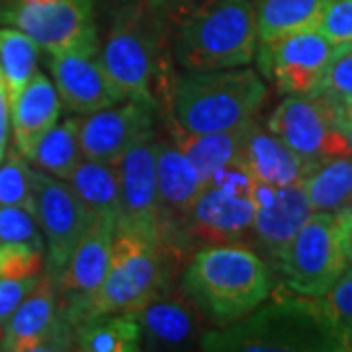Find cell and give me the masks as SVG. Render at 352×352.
Returning a JSON list of instances; mask_svg holds the SVG:
<instances>
[{
	"label": "cell",
	"mask_w": 352,
	"mask_h": 352,
	"mask_svg": "<svg viewBox=\"0 0 352 352\" xmlns=\"http://www.w3.org/2000/svg\"><path fill=\"white\" fill-rule=\"evenodd\" d=\"M317 32L333 45L352 43V0H329Z\"/></svg>",
	"instance_id": "cell-35"
},
{
	"label": "cell",
	"mask_w": 352,
	"mask_h": 352,
	"mask_svg": "<svg viewBox=\"0 0 352 352\" xmlns=\"http://www.w3.org/2000/svg\"><path fill=\"white\" fill-rule=\"evenodd\" d=\"M113 231L116 217H92L65 268L63 276L55 284L59 294V311L73 329L85 321L90 303L98 296L106 280L112 256Z\"/></svg>",
	"instance_id": "cell-11"
},
{
	"label": "cell",
	"mask_w": 352,
	"mask_h": 352,
	"mask_svg": "<svg viewBox=\"0 0 352 352\" xmlns=\"http://www.w3.org/2000/svg\"><path fill=\"white\" fill-rule=\"evenodd\" d=\"M346 266L337 212H314L288 245L278 270L298 296L321 298Z\"/></svg>",
	"instance_id": "cell-9"
},
{
	"label": "cell",
	"mask_w": 352,
	"mask_h": 352,
	"mask_svg": "<svg viewBox=\"0 0 352 352\" xmlns=\"http://www.w3.org/2000/svg\"><path fill=\"white\" fill-rule=\"evenodd\" d=\"M69 186L87 208L90 217L118 215L120 206V173L118 164L96 163L82 159L69 176Z\"/></svg>",
	"instance_id": "cell-27"
},
{
	"label": "cell",
	"mask_w": 352,
	"mask_h": 352,
	"mask_svg": "<svg viewBox=\"0 0 352 352\" xmlns=\"http://www.w3.org/2000/svg\"><path fill=\"white\" fill-rule=\"evenodd\" d=\"M237 163L254 182L274 188L300 184L314 170L268 127L258 126L256 120L245 127Z\"/></svg>",
	"instance_id": "cell-21"
},
{
	"label": "cell",
	"mask_w": 352,
	"mask_h": 352,
	"mask_svg": "<svg viewBox=\"0 0 352 352\" xmlns=\"http://www.w3.org/2000/svg\"><path fill=\"white\" fill-rule=\"evenodd\" d=\"M0 206L24 208L36 215V168L16 149L0 163Z\"/></svg>",
	"instance_id": "cell-30"
},
{
	"label": "cell",
	"mask_w": 352,
	"mask_h": 352,
	"mask_svg": "<svg viewBox=\"0 0 352 352\" xmlns=\"http://www.w3.org/2000/svg\"><path fill=\"white\" fill-rule=\"evenodd\" d=\"M61 108L63 104L57 88L43 73L36 71L18 100L10 106L14 149L28 159L39 139L59 122Z\"/></svg>",
	"instance_id": "cell-22"
},
{
	"label": "cell",
	"mask_w": 352,
	"mask_h": 352,
	"mask_svg": "<svg viewBox=\"0 0 352 352\" xmlns=\"http://www.w3.org/2000/svg\"><path fill=\"white\" fill-rule=\"evenodd\" d=\"M45 272L43 243H8L0 245V278L28 280Z\"/></svg>",
	"instance_id": "cell-31"
},
{
	"label": "cell",
	"mask_w": 352,
	"mask_h": 352,
	"mask_svg": "<svg viewBox=\"0 0 352 352\" xmlns=\"http://www.w3.org/2000/svg\"><path fill=\"white\" fill-rule=\"evenodd\" d=\"M159 139L149 131L118 163L120 206L116 229L133 231L161 241L159 233V182H157Z\"/></svg>",
	"instance_id": "cell-14"
},
{
	"label": "cell",
	"mask_w": 352,
	"mask_h": 352,
	"mask_svg": "<svg viewBox=\"0 0 352 352\" xmlns=\"http://www.w3.org/2000/svg\"><path fill=\"white\" fill-rule=\"evenodd\" d=\"M80 116H67L63 122H57L50 131L39 139L34 151L30 153L28 163L39 173L69 180L75 168L85 159L78 141Z\"/></svg>",
	"instance_id": "cell-25"
},
{
	"label": "cell",
	"mask_w": 352,
	"mask_h": 352,
	"mask_svg": "<svg viewBox=\"0 0 352 352\" xmlns=\"http://www.w3.org/2000/svg\"><path fill=\"white\" fill-rule=\"evenodd\" d=\"M39 45L18 28H0V69L6 78L10 106L36 75Z\"/></svg>",
	"instance_id": "cell-29"
},
{
	"label": "cell",
	"mask_w": 352,
	"mask_h": 352,
	"mask_svg": "<svg viewBox=\"0 0 352 352\" xmlns=\"http://www.w3.org/2000/svg\"><path fill=\"white\" fill-rule=\"evenodd\" d=\"M2 337H4V327H0V344H2Z\"/></svg>",
	"instance_id": "cell-42"
},
{
	"label": "cell",
	"mask_w": 352,
	"mask_h": 352,
	"mask_svg": "<svg viewBox=\"0 0 352 352\" xmlns=\"http://www.w3.org/2000/svg\"><path fill=\"white\" fill-rule=\"evenodd\" d=\"M164 22L141 0L127 4L113 18L104 39L100 61L126 100L155 108V82L161 67Z\"/></svg>",
	"instance_id": "cell-5"
},
{
	"label": "cell",
	"mask_w": 352,
	"mask_h": 352,
	"mask_svg": "<svg viewBox=\"0 0 352 352\" xmlns=\"http://www.w3.org/2000/svg\"><path fill=\"white\" fill-rule=\"evenodd\" d=\"M173 55L182 71H219L251 65L258 28L251 0H204L178 18Z\"/></svg>",
	"instance_id": "cell-3"
},
{
	"label": "cell",
	"mask_w": 352,
	"mask_h": 352,
	"mask_svg": "<svg viewBox=\"0 0 352 352\" xmlns=\"http://www.w3.org/2000/svg\"><path fill=\"white\" fill-rule=\"evenodd\" d=\"M149 131H153L151 106L138 100H124L98 112L80 116V151L88 161L118 164Z\"/></svg>",
	"instance_id": "cell-18"
},
{
	"label": "cell",
	"mask_w": 352,
	"mask_h": 352,
	"mask_svg": "<svg viewBox=\"0 0 352 352\" xmlns=\"http://www.w3.org/2000/svg\"><path fill=\"white\" fill-rule=\"evenodd\" d=\"M36 219L47 245L45 272L57 284L92 217L67 180L36 170Z\"/></svg>",
	"instance_id": "cell-12"
},
{
	"label": "cell",
	"mask_w": 352,
	"mask_h": 352,
	"mask_svg": "<svg viewBox=\"0 0 352 352\" xmlns=\"http://www.w3.org/2000/svg\"><path fill=\"white\" fill-rule=\"evenodd\" d=\"M141 2L159 18H163L164 22H176L204 0H141Z\"/></svg>",
	"instance_id": "cell-37"
},
{
	"label": "cell",
	"mask_w": 352,
	"mask_h": 352,
	"mask_svg": "<svg viewBox=\"0 0 352 352\" xmlns=\"http://www.w3.org/2000/svg\"><path fill=\"white\" fill-rule=\"evenodd\" d=\"M168 254L170 251L161 241L116 229L108 274L85 321L106 314H135L166 286Z\"/></svg>",
	"instance_id": "cell-6"
},
{
	"label": "cell",
	"mask_w": 352,
	"mask_h": 352,
	"mask_svg": "<svg viewBox=\"0 0 352 352\" xmlns=\"http://www.w3.org/2000/svg\"><path fill=\"white\" fill-rule=\"evenodd\" d=\"M319 90L339 102L352 98V43L335 45Z\"/></svg>",
	"instance_id": "cell-34"
},
{
	"label": "cell",
	"mask_w": 352,
	"mask_h": 352,
	"mask_svg": "<svg viewBox=\"0 0 352 352\" xmlns=\"http://www.w3.org/2000/svg\"><path fill=\"white\" fill-rule=\"evenodd\" d=\"M38 278L28 280H6L0 278V327H4L10 317L16 314L20 303L24 302L25 296L38 284Z\"/></svg>",
	"instance_id": "cell-36"
},
{
	"label": "cell",
	"mask_w": 352,
	"mask_h": 352,
	"mask_svg": "<svg viewBox=\"0 0 352 352\" xmlns=\"http://www.w3.org/2000/svg\"><path fill=\"white\" fill-rule=\"evenodd\" d=\"M200 351L212 352H339L351 340L335 327L315 298H280L219 329H210Z\"/></svg>",
	"instance_id": "cell-1"
},
{
	"label": "cell",
	"mask_w": 352,
	"mask_h": 352,
	"mask_svg": "<svg viewBox=\"0 0 352 352\" xmlns=\"http://www.w3.org/2000/svg\"><path fill=\"white\" fill-rule=\"evenodd\" d=\"M8 131H10V100H8V88H6V78L0 69V163L6 153V141H8Z\"/></svg>",
	"instance_id": "cell-38"
},
{
	"label": "cell",
	"mask_w": 352,
	"mask_h": 352,
	"mask_svg": "<svg viewBox=\"0 0 352 352\" xmlns=\"http://www.w3.org/2000/svg\"><path fill=\"white\" fill-rule=\"evenodd\" d=\"M266 100V85L245 67L219 71H182L170 92L176 124L192 133L231 131L251 124Z\"/></svg>",
	"instance_id": "cell-4"
},
{
	"label": "cell",
	"mask_w": 352,
	"mask_h": 352,
	"mask_svg": "<svg viewBox=\"0 0 352 352\" xmlns=\"http://www.w3.org/2000/svg\"><path fill=\"white\" fill-rule=\"evenodd\" d=\"M337 215H339L340 245H342V251L346 254V261L352 263V206L337 212Z\"/></svg>",
	"instance_id": "cell-39"
},
{
	"label": "cell",
	"mask_w": 352,
	"mask_h": 352,
	"mask_svg": "<svg viewBox=\"0 0 352 352\" xmlns=\"http://www.w3.org/2000/svg\"><path fill=\"white\" fill-rule=\"evenodd\" d=\"M315 300L319 303L321 311L329 317V321L339 329L352 344V266L344 268V272L325 296L315 298Z\"/></svg>",
	"instance_id": "cell-32"
},
{
	"label": "cell",
	"mask_w": 352,
	"mask_h": 352,
	"mask_svg": "<svg viewBox=\"0 0 352 352\" xmlns=\"http://www.w3.org/2000/svg\"><path fill=\"white\" fill-rule=\"evenodd\" d=\"M342 131H344V135H346V141H349V145H351V151H352V122H346V120H342Z\"/></svg>",
	"instance_id": "cell-41"
},
{
	"label": "cell",
	"mask_w": 352,
	"mask_h": 352,
	"mask_svg": "<svg viewBox=\"0 0 352 352\" xmlns=\"http://www.w3.org/2000/svg\"><path fill=\"white\" fill-rule=\"evenodd\" d=\"M141 325L133 314H106L75 327V349L82 352L141 351Z\"/></svg>",
	"instance_id": "cell-26"
},
{
	"label": "cell",
	"mask_w": 352,
	"mask_h": 352,
	"mask_svg": "<svg viewBox=\"0 0 352 352\" xmlns=\"http://www.w3.org/2000/svg\"><path fill=\"white\" fill-rule=\"evenodd\" d=\"M252 180L237 161L204 184L180 239L188 243L223 245V243H251L254 221Z\"/></svg>",
	"instance_id": "cell-7"
},
{
	"label": "cell",
	"mask_w": 352,
	"mask_h": 352,
	"mask_svg": "<svg viewBox=\"0 0 352 352\" xmlns=\"http://www.w3.org/2000/svg\"><path fill=\"white\" fill-rule=\"evenodd\" d=\"M159 182V233L170 252L180 247V233L204 190L200 173L175 143L159 141L157 147Z\"/></svg>",
	"instance_id": "cell-20"
},
{
	"label": "cell",
	"mask_w": 352,
	"mask_h": 352,
	"mask_svg": "<svg viewBox=\"0 0 352 352\" xmlns=\"http://www.w3.org/2000/svg\"><path fill=\"white\" fill-rule=\"evenodd\" d=\"M252 200L254 221L251 243L261 251L258 254L266 263H272L278 268L292 239L314 215L311 201L302 182L280 188L254 182Z\"/></svg>",
	"instance_id": "cell-17"
},
{
	"label": "cell",
	"mask_w": 352,
	"mask_h": 352,
	"mask_svg": "<svg viewBox=\"0 0 352 352\" xmlns=\"http://www.w3.org/2000/svg\"><path fill=\"white\" fill-rule=\"evenodd\" d=\"M335 45L321 32L307 30L258 43V63L280 92L288 96L314 94L323 85Z\"/></svg>",
	"instance_id": "cell-13"
},
{
	"label": "cell",
	"mask_w": 352,
	"mask_h": 352,
	"mask_svg": "<svg viewBox=\"0 0 352 352\" xmlns=\"http://www.w3.org/2000/svg\"><path fill=\"white\" fill-rule=\"evenodd\" d=\"M261 43L317 30L329 0H254Z\"/></svg>",
	"instance_id": "cell-24"
},
{
	"label": "cell",
	"mask_w": 352,
	"mask_h": 352,
	"mask_svg": "<svg viewBox=\"0 0 352 352\" xmlns=\"http://www.w3.org/2000/svg\"><path fill=\"white\" fill-rule=\"evenodd\" d=\"M340 124V102L321 90L284 98L268 118V129L311 168L337 157H352Z\"/></svg>",
	"instance_id": "cell-8"
},
{
	"label": "cell",
	"mask_w": 352,
	"mask_h": 352,
	"mask_svg": "<svg viewBox=\"0 0 352 352\" xmlns=\"http://www.w3.org/2000/svg\"><path fill=\"white\" fill-rule=\"evenodd\" d=\"M249 126V124H247ZM231 131H215V133H192L188 129L176 124H170V138L180 151L188 157L194 168L200 173L201 180L208 182L217 173H221L229 164L237 161L241 141L245 127Z\"/></svg>",
	"instance_id": "cell-23"
},
{
	"label": "cell",
	"mask_w": 352,
	"mask_h": 352,
	"mask_svg": "<svg viewBox=\"0 0 352 352\" xmlns=\"http://www.w3.org/2000/svg\"><path fill=\"white\" fill-rule=\"evenodd\" d=\"M133 315L141 325V344L147 351L200 349L204 335L212 329V321L182 286H164Z\"/></svg>",
	"instance_id": "cell-16"
},
{
	"label": "cell",
	"mask_w": 352,
	"mask_h": 352,
	"mask_svg": "<svg viewBox=\"0 0 352 352\" xmlns=\"http://www.w3.org/2000/svg\"><path fill=\"white\" fill-rule=\"evenodd\" d=\"M43 243V233L32 212L16 206H0V245Z\"/></svg>",
	"instance_id": "cell-33"
},
{
	"label": "cell",
	"mask_w": 352,
	"mask_h": 352,
	"mask_svg": "<svg viewBox=\"0 0 352 352\" xmlns=\"http://www.w3.org/2000/svg\"><path fill=\"white\" fill-rule=\"evenodd\" d=\"M340 112H342V120L352 122V98L340 102Z\"/></svg>",
	"instance_id": "cell-40"
},
{
	"label": "cell",
	"mask_w": 352,
	"mask_h": 352,
	"mask_svg": "<svg viewBox=\"0 0 352 352\" xmlns=\"http://www.w3.org/2000/svg\"><path fill=\"white\" fill-rule=\"evenodd\" d=\"M0 20L25 32L50 55L98 47L92 0H8Z\"/></svg>",
	"instance_id": "cell-10"
},
{
	"label": "cell",
	"mask_w": 352,
	"mask_h": 352,
	"mask_svg": "<svg viewBox=\"0 0 352 352\" xmlns=\"http://www.w3.org/2000/svg\"><path fill=\"white\" fill-rule=\"evenodd\" d=\"M75 344V329L59 311L57 286L47 272L25 296L16 314L4 325L0 351H67Z\"/></svg>",
	"instance_id": "cell-15"
},
{
	"label": "cell",
	"mask_w": 352,
	"mask_h": 352,
	"mask_svg": "<svg viewBox=\"0 0 352 352\" xmlns=\"http://www.w3.org/2000/svg\"><path fill=\"white\" fill-rule=\"evenodd\" d=\"M182 288L212 325L226 327L268 300L270 266L245 243L206 245L186 264Z\"/></svg>",
	"instance_id": "cell-2"
},
{
	"label": "cell",
	"mask_w": 352,
	"mask_h": 352,
	"mask_svg": "<svg viewBox=\"0 0 352 352\" xmlns=\"http://www.w3.org/2000/svg\"><path fill=\"white\" fill-rule=\"evenodd\" d=\"M351 349H352V344H351Z\"/></svg>",
	"instance_id": "cell-43"
},
{
	"label": "cell",
	"mask_w": 352,
	"mask_h": 352,
	"mask_svg": "<svg viewBox=\"0 0 352 352\" xmlns=\"http://www.w3.org/2000/svg\"><path fill=\"white\" fill-rule=\"evenodd\" d=\"M50 69L67 112L87 116L126 100L106 73L98 47L53 53Z\"/></svg>",
	"instance_id": "cell-19"
},
{
	"label": "cell",
	"mask_w": 352,
	"mask_h": 352,
	"mask_svg": "<svg viewBox=\"0 0 352 352\" xmlns=\"http://www.w3.org/2000/svg\"><path fill=\"white\" fill-rule=\"evenodd\" d=\"M314 212H340L352 206V157L315 166L302 182Z\"/></svg>",
	"instance_id": "cell-28"
}]
</instances>
